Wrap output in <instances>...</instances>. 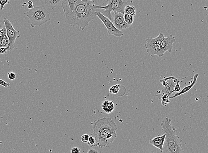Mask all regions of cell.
<instances>
[{"label":"cell","instance_id":"obj_1","mask_svg":"<svg viewBox=\"0 0 208 153\" xmlns=\"http://www.w3.org/2000/svg\"><path fill=\"white\" fill-rule=\"evenodd\" d=\"M94 1L77 0L74 10L64 16L65 21L72 27H79L85 30L91 21L96 18V10L94 7Z\"/></svg>","mask_w":208,"mask_h":153},{"label":"cell","instance_id":"obj_2","mask_svg":"<svg viewBox=\"0 0 208 153\" xmlns=\"http://www.w3.org/2000/svg\"><path fill=\"white\" fill-rule=\"evenodd\" d=\"M92 128L99 148L109 147L116 139L117 126L110 118H99L94 122Z\"/></svg>","mask_w":208,"mask_h":153},{"label":"cell","instance_id":"obj_3","mask_svg":"<svg viewBox=\"0 0 208 153\" xmlns=\"http://www.w3.org/2000/svg\"><path fill=\"white\" fill-rule=\"evenodd\" d=\"M162 132L166 135L162 153H185L181 145L182 140L177 135V130L171 124V119L166 117L161 124Z\"/></svg>","mask_w":208,"mask_h":153},{"label":"cell","instance_id":"obj_4","mask_svg":"<svg viewBox=\"0 0 208 153\" xmlns=\"http://www.w3.org/2000/svg\"><path fill=\"white\" fill-rule=\"evenodd\" d=\"M24 14L29 18L32 27L41 26L51 20L49 12L43 5L34 7Z\"/></svg>","mask_w":208,"mask_h":153},{"label":"cell","instance_id":"obj_5","mask_svg":"<svg viewBox=\"0 0 208 153\" xmlns=\"http://www.w3.org/2000/svg\"><path fill=\"white\" fill-rule=\"evenodd\" d=\"M107 5L106 6H99L94 5V7L95 10L98 9H103L104 10L102 14L105 17L110 20H113L111 15V12H113L114 15L118 13L124 15V10L125 7L127 6V2L125 0H107Z\"/></svg>","mask_w":208,"mask_h":153},{"label":"cell","instance_id":"obj_6","mask_svg":"<svg viewBox=\"0 0 208 153\" xmlns=\"http://www.w3.org/2000/svg\"><path fill=\"white\" fill-rule=\"evenodd\" d=\"M5 22V28H6V34L9 39V47L8 51H11L15 47V41L17 38L21 37L20 31L15 30L13 27V24L10 21L6 18H4Z\"/></svg>","mask_w":208,"mask_h":153},{"label":"cell","instance_id":"obj_7","mask_svg":"<svg viewBox=\"0 0 208 153\" xmlns=\"http://www.w3.org/2000/svg\"><path fill=\"white\" fill-rule=\"evenodd\" d=\"M145 47L148 54L152 57H154L155 56L162 57L165 53L160 45L156 43L154 37H149L147 38Z\"/></svg>","mask_w":208,"mask_h":153},{"label":"cell","instance_id":"obj_8","mask_svg":"<svg viewBox=\"0 0 208 153\" xmlns=\"http://www.w3.org/2000/svg\"><path fill=\"white\" fill-rule=\"evenodd\" d=\"M96 16L102 21L104 26L106 27L108 34H112L117 37L123 36L124 34L123 32L117 29L116 27H114L113 22L107 17H105L102 13L100 12H96Z\"/></svg>","mask_w":208,"mask_h":153},{"label":"cell","instance_id":"obj_9","mask_svg":"<svg viewBox=\"0 0 208 153\" xmlns=\"http://www.w3.org/2000/svg\"><path fill=\"white\" fill-rule=\"evenodd\" d=\"M178 80L179 79H177L173 76L167 77L160 80V83L163 87L162 90L163 95H167L169 96Z\"/></svg>","mask_w":208,"mask_h":153},{"label":"cell","instance_id":"obj_10","mask_svg":"<svg viewBox=\"0 0 208 153\" xmlns=\"http://www.w3.org/2000/svg\"><path fill=\"white\" fill-rule=\"evenodd\" d=\"M112 22L114 27L120 31L121 30H126L130 26L125 21L123 14L121 13L114 15Z\"/></svg>","mask_w":208,"mask_h":153},{"label":"cell","instance_id":"obj_11","mask_svg":"<svg viewBox=\"0 0 208 153\" xmlns=\"http://www.w3.org/2000/svg\"><path fill=\"white\" fill-rule=\"evenodd\" d=\"M175 37L172 35H168L167 37L164 36L162 39L160 46L164 52L168 51L169 53L172 52L173 49V44L175 42Z\"/></svg>","mask_w":208,"mask_h":153},{"label":"cell","instance_id":"obj_12","mask_svg":"<svg viewBox=\"0 0 208 153\" xmlns=\"http://www.w3.org/2000/svg\"><path fill=\"white\" fill-rule=\"evenodd\" d=\"M61 2L64 16H65L74 10L77 0H63Z\"/></svg>","mask_w":208,"mask_h":153},{"label":"cell","instance_id":"obj_13","mask_svg":"<svg viewBox=\"0 0 208 153\" xmlns=\"http://www.w3.org/2000/svg\"><path fill=\"white\" fill-rule=\"evenodd\" d=\"M166 135L165 134L161 136L155 137L152 139L150 140V143L152 145L159 149L162 152L163 147L165 143Z\"/></svg>","mask_w":208,"mask_h":153},{"label":"cell","instance_id":"obj_14","mask_svg":"<svg viewBox=\"0 0 208 153\" xmlns=\"http://www.w3.org/2000/svg\"><path fill=\"white\" fill-rule=\"evenodd\" d=\"M198 76V74H195L194 76H193V81L192 83L188 85V86L185 87L179 93H176V94H174L173 96L169 97V99H174V98H176V97H178V96H180L181 95H184V94H185V93L189 92L191 89L193 88V86H194V85L196 83Z\"/></svg>","mask_w":208,"mask_h":153},{"label":"cell","instance_id":"obj_15","mask_svg":"<svg viewBox=\"0 0 208 153\" xmlns=\"http://www.w3.org/2000/svg\"><path fill=\"white\" fill-rule=\"evenodd\" d=\"M102 108L104 112L107 114H110L114 110L115 105L113 101H105L102 102Z\"/></svg>","mask_w":208,"mask_h":153},{"label":"cell","instance_id":"obj_16","mask_svg":"<svg viewBox=\"0 0 208 153\" xmlns=\"http://www.w3.org/2000/svg\"><path fill=\"white\" fill-rule=\"evenodd\" d=\"M124 13V14H131L132 16L135 17L136 15L135 7L133 6L127 5L125 7Z\"/></svg>","mask_w":208,"mask_h":153},{"label":"cell","instance_id":"obj_17","mask_svg":"<svg viewBox=\"0 0 208 153\" xmlns=\"http://www.w3.org/2000/svg\"><path fill=\"white\" fill-rule=\"evenodd\" d=\"M60 2H61V1L60 0H57V1L46 0L45 2V4L46 6L48 8H55Z\"/></svg>","mask_w":208,"mask_h":153},{"label":"cell","instance_id":"obj_18","mask_svg":"<svg viewBox=\"0 0 208 153\" xmlns=\"http://www.w3.org/2000/svg\"><path fill=\"white\" fill-rule=\"evenodd\" d=\"M87 143L91 147H93L96 146H98V143L95 139V137L93 134H91L89 135V139L87 142Z\"/></svg>","mask_w":208,"mask_h":153},{"label":"cell","instance_id":"obj_19","mask_svg":"<svg viewBox=\"0 0 208 153\" xmlns=\"http://www.w3.org/2000/svg\"><path fill=\"white\" fill-rule=\"evenodd\" d=\"M134 17L129 14H124V19L125 21L129 26H131L133 23Z\"/></svg>","mask_w":208,"mask_h":153},{"label":"cell","instance_id":"obj_20","mask_svg":"<svg viewBox=\"0 0 208 153\" xmlns=\"http://www.w3.org/2000/svg\"><path fill=\"white\" fill-rule=\"evenodd\" d=\"M169 96L167 95H163L161 99V104L163 106H166L170 103V100L169 99Z\"/></svg>","mask_w":208,"mask_h":153},{"label":"cell","instance_id":"obj_21","mask_svg":"<svg viewBox=\"0 0 208 153\" xmlns=\"http://www.w3.org/2000/svg\"><path fill=\"white\" fill-rule=\"evenodd\" d=\"M120 86L119 84L114 85L109 89V92L111 94H116L120 90Z\"/></svg>","mask_w":208,"mask_h":153},{"label":"cell","instance_id":"obj_22","mask_svg":"<svg viewBox=\"0 0 208 153\" xmlns=\"http://www.w3.org/2000/svg\"><path fill=\"white\" fill-rule=\"evenodd\" d=\"M179 83H180V80H179L177 81V82L176 84L175 85V87H174V89H173V91L171 92V94L174 92H176V93H179V92L181 91V86Z\"/></svg>","mask_w":208,"mask_h":153},{"label":"cell","instance_id":"obj_23","mask_svg":"<svg viewBox=\"0 0 208 153\" xmlns=\"http://www.w3.org/2000/svg\"><path fill=\"white\" fill-rule=\"evenodd\" d=\"M10 1L8 0H0V5H1V9L0 10H2L5 9V6L7 4H10Z\"/></svg>","mask_w":208,"mask_h":153},{"label":"cell","instance_id":"obj_24","mask_svg":"<svg viewBox=\"0 0 208 153\" xmlns=\"http://www.w3.org/2000/svg\"><path fill=\"white\" fill-rule=\"evenodd\" d=\"M8 78L11 80H14L16 79V74L14 72H10V73H8Z\"/></svg>","mask_w":208,"mask_h":153},{"label":"cell","instance_id":"obj_25","mask_svg":"<svg viewBox=\"0 0 208 153\" xmlns=\"http://www.w3.org/2000/svg\"><path fill=\"white\" fill-rule=\"evenodd\" d=\"M0 85L5 87V88H8L9 86H10V83H7V82L3 80L0 79Z\"/></svg>","mask_w":208,"mask_h":153},{"label":"cell","instance_id":"obj_26","mask_svg":"<svg viewBox=\"0 0 208 153\" xmlns=\"http://www.w3.org/2000/svg\"><path fill=\"white\" fill-rule=\"evenodd\" d=\"M89 135L88 134H84L81 136V140L83 142L87 143L89 139Z\"/></svg>","mask_w":208,"mask_h":153},{"label":"cell","instance_id":"obj_27","mask_svg":"<svg viewBox=\"0 0 208 153\" xmlns=\"http://www.w3.org/2000/svg\"><path fill=\"white\" fill-rule=\"evenodd\" d=\"M5 22H4V18H0V30H2L5 28Z\"/></svg>","mask_w":208,"mask_h":153},{"label":"cell","instance_id":"obj_28","mask_svg":"<svg viewBox=\"0 0 208 153\" xmlns=\"http://www.w3.org/2000/svg\"><path fill=\"white\" fill-rule=\"evenodd\" d=\"M81 151V149L78 148L77 147H74L71 150V153H80Z\"/></svg>","mask_w":208,"mask_h":153},{"label":"cell","instance_id":"obj_29","mask_svg":"<svg viewBox=\"0 0 208 153\" xmlns=\"http://www.w3.org/2000/svg\"><path fill=\"white\" fill-rule=\"evenodd\" d=\"M9 48H2L0 47V53H5L7 52V50H8Z\"/></svg>","mask_w":208,"mask_h":153},{"label":"cell","instance_id":"obj_30","mask_svg":"<svg viewBox=\"0 0 208 153\" xmlns=\"http://www.w3.org/2000/svg\"><path fill=\"white\" fill-rule=\"evenodd\" d=\"M87 153H98V151L94 149H91L88 151Z\"/></svg>","mask_w":208,"mask_h":153},{"label":"cell","instance_id":"obj_31","mask_svg":"<svg viewBox=\"0 0 208 153\" xmlns=\"http://www.w3.org/2000/svg\"><path fill=\"white\" fill-rule=\"evenodd\" d=\"M34 7V6H33V4H32V5H29L28 6V8L30 10H32V9H33Z\"/></svg>","mask_w":208,"mask_h":153},{"label":"cell","instance_id":"obj_32","mask_svg":"<svg viewBox=\"0 0 208 153\" xmlns=\"http://www.w3.org/2000/svg\"><path fill=\"white\" fill-rule=\"evenodd\" d=\"M32 4H33V2H32V1H28V5H32Z\"/></svg>","mask_w":208,"mask_h":153}]
</instances>
